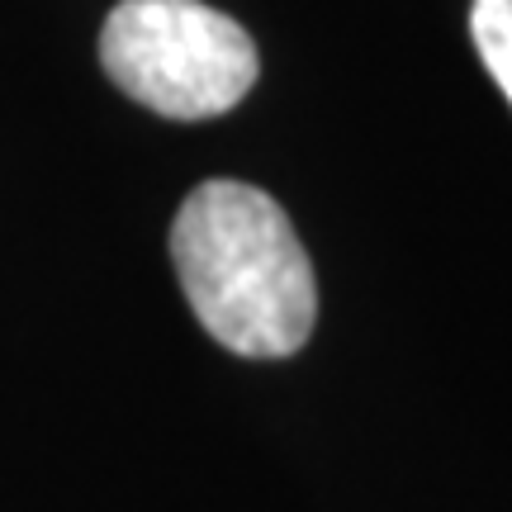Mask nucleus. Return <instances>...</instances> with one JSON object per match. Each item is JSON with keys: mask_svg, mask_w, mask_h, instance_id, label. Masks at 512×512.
I'll return each instance as SVG.
<instances>
[{"mask_svg": "<svg viewBox=\"0 0 512 512\" xmlns=\"http://www.w3.org/2000/svg\"><path fill=\"white\" fill-rule=\"evenodd\" d=\"M171 261L200 328L233 356L275 361L309 342L318 318L313 261L266 190L195 185L171 223Z\"/></svg>", "mask_w": 512, "mask_h": 512, "instance_id": "nucleus-1", "label": "nucleus"}, {"mask_svg": "<svg viewBox=\"0 0 512 512\" xmlns=\"http://www.w3.org/2000/svg\"><path fill=\"white\" fill-rule=\"evenodd\" d=\"M100 67L162 119H219L256 86V43L204 0H119L100 29Z\"/></svg>", "mask_w": 512, "mask_h": 512, "instance_id": "nucleus-2", "label": "nucleus"}, {"mask_svg": "<svg viewBox=\"0 0 512 512\" xmlns=\"http://www.w3.org/2000/svg\"><path fill=\"white\" fill-rule=\"evenodd\" d=\"M470 38L479 62L489 67L498 91L512 105V0H475L470 5Z\"/></svg>", "mask_w": 512, "mask_h": 512, "instance_id": "nucleus-3", "label": "nucleus"}]
</instances>
